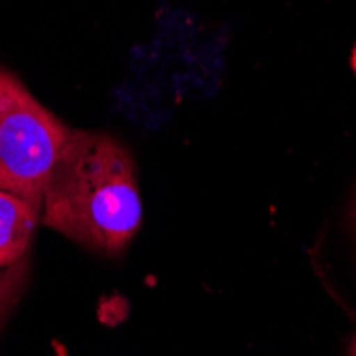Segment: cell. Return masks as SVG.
<instances>
[{"mask_svg": "<svg viewBox=\"0 0 356 356\" xmlns=\"http://www.w3.org/2000/svg\"><path fill=\"white\" fill-rule=\"evenodd\" d=\"M143 218L135 160L105 133L73 131L43 194L41 220L69 239L120 254Z\"/></svg>", "mask_w": 356, "mask_h": 356, "instance_id": "obj_1", "label": "cell"}, {"mask_svg": "<svg viewBox=\"0 0 356 356\" xmlns=\"http://www.w3.org/2000/svg\"><path fill=\"white\" fill-rule=\"evenodd\" d=\"M69 135V126L0 67V190L43 209L47 181Z\"/></svg>", "mask_w": 356, "mask_h": 356, "instance_id": "obj_2", "label": "cell"}, {"mask_svg": "<svg viewBox=\"0 0 356 356\" xmlns=\"http://www.w3.org/2000/svg\"><path fill=\"white\" fill-rule=\"evenodd\" d=\"M41 207L19 194L0 190V269L11 267L28 254Z\"/></svg>", "mask_w": 356, "mask_h": 356, "instance_id": "obj_3", "label": "cell"}, {"mask_svg": "<svg viewBox=\"0 0 356 356\" xmlns=\"http://www.w3.org/2000/svg\"><path fill=\"white\" fill-rule=\"evenodd\" d=\"M28 277H30L28 256H24L22 261L13 263L11 267L0 269V331H3L9 316L13 314L19 299L24 297Z\"/></svg>", "mask_w": 356, "mask_h": 356, "instance_id": "obj_4", "label": "cell"}, {"mask_svg": "<svg viewBox=\"0 0 356 356\" xmlns=\"http://www.w3.org/2000/svg\"><path fill=\"white\" fill-rule=\"evenodd\" d=\"M348 352H350V356H356V337L352 339V343H350V350H348Z\"/></svg>", "mask_w": 356, "mask_h": 356, "instance_id": "obj_5", "label": "cell"}, {"mask_svg": "<svg viewBox=\"0 0 356 356\" xmlns=\"http://www.w3.org/2000/svg\"><path fill=\"white\" fill-rule=\"evenodd\" d=\"M354 218H356V209H354Z\"/></svg>", "mask_w": 356, "mask_h": 356, "instance_id": "obj_6", "label": "cell"}]
</instances>
